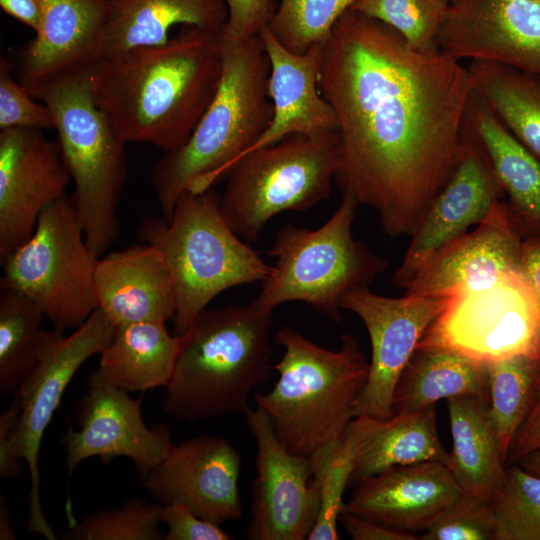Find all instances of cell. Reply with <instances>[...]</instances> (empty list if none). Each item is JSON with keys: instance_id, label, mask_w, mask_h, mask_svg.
Instances as JSON below:
<instances>
[{"instance_id": "cell-1", "label": "cell", "mask_w": 540, "mask_h": 540, "mask_svg": "<svg viewBox=\"0 0 540 540\" xmlns=\"http://www.w3.org/2000/svg\"><path fill=\"white\" fill-rule=\"evenodd\" d=\"M460 61L352 9L323 45L318 87L338 121L337 182L391 237L414 232L454 167L473 90Z\"/></svg>"}, {"instance_id": "cell-2", "label": "cell", "mask_w": 540, "mask_h": 540, "mask_svg": "<svg viewBox=\"0 0 540 540\" xmlns=\"http://www.w3.org/2000/svg\"><path fill=\"white\" fill-rule=\"evenodd\" d=\"M219 34L181 26L164 44L92 65L93 99L126 143H149L169 152L189 139L219 87Z\"/></svg>"}, {"instance_id": "cell-3", "label": "cell", "mask_w": 540, "mask_h": 540, "mask_svg": "<svg viewBox=\"0 0 540 540\" xmlns=\"http://www.w3.org/2000/svg\"><path fill=\"white\" fill-rule=\"evenodd\" d=\"M219 38L223 66L214 98L189 139L166 152L151 173L166 220L185 191H206L227 175L263 135L273 116L270 64L259 36L242 42L221 34Z\"/></svg>"}, {"instance_id": "cell-4", "label": "cell", "mask_w": 540, "mask_h": 540, "mask_svg": "<svg viewBox=\"0 0 540 540\" xmlns=\"http://www.w3.org/2000/svg\"><path fill=\"white\" fill-rule=\"evenodd\" d=\"M271 327L272 311L252 302L201 312L180 335L163 411L189 423L245 414L251 392L274 369Z\"/></svg>"}, {"instance_id": "cell-5", "label": "cell", "mask_w": 540, "mask_h": 540, "mask_svg": "<svg viewBox=\"0 0 540 540\" xmlns=\"http://www.w3.org/2000/svg\"><path fill=\"white\" fill-rule=\"evenodd\" d=\"M275 341L283 348L274 365L278 381L268 393H254L253 398L281 444L311 458L338 443L356 417L370 361L349 334L341 336L338 350L323 348L290 326H283Z\"/></svg>"}, {"instance_id": "cell-6", "label": "cell", "mask_w": 540, "mask_h": 540, "mask_svg": "<svg viewBox=\"0 0 540 540\" xmlns=\"http://www.w3.org/2000/svg\"><path fill=\"white\" fill-rule=\"evenodd\" d=\"M91 67L24 87L52 112L57 143L74 183L71 199L87 245L100 257L119 237L126 142L93 99Z\"/></svg>"}, {"instance_id": "cell-7", "label": "cell", "mask_w": 540, "mask_h": 540, "mask_svg": "<svg viewBox=\"0 0 540 540\" xmlns=\"http://www.w3.org/2000/svg\"><path fill=\"white\" fill-rule=\"evenodd\" d=\"M138 237L159 249L172 274L177 299L173 334L177 336L188 331L217 295L262 282L271 270L228 225L212 188L185 191L169 220L146 217Z\"/></svg>"}, {"instance_id": "cell-8", "label": "cell", "mask_w": 540, "mask_h": 540, "mask_svg": "<svg viewBox=\"0 0 540 540\" xmlns=\"http://www.w3.org/2000/svg\"><path fill=\"white\" fill-rule=\"evenodd\" d=\"M358 205L345 192L337 210L321 227L283 226L268 252L276 262L252 303L273 312L281 304L302 302L340 322L342 298L369 288L389 265L353 236Z\"/></svg>"}, {"instance_id": "cell-9", "label": "cell", "mask_w": 540, "mask_h": 540, "mask_svg": "<svg viewBox=\"0 0 540 540\" xmlns=\"http://www.w3.org/2000/svg\"><path fill=\"white\" fill-rule=\"evenodd\" d=\"M342 158L339 131L292 134L239 159L228 172L220 209L232 230L256 241L285 211H304L328 198Z\"/></svg>"}, {"instance_id": "cell-10", "label": "cell", "mask_w": 540, "mask_h": 540, "mask_svg": "<svg viewBox=\"0 0 540 540\" xmlns=\"http://www.w3.org/2000/svg\"><path fill=\"white\" fill-rule=\"evenodd\" d=\"M115 325L100 310L69 336L55 339L0 415V478L19 476L28 466L31 488L27 530L49 540L57 539L40 501L39 451L42 438L65 389L79 368L110 342Z\"/></svg>"}, {"instance_id": "cell-11", "label": "cell", "mask_w": 540, "mask_h": 540, "mask_svg": "<svg viewBox=\"0 0 540 540\" xmlns=\"http://www.w3.org/2000/svg\"><path fill=\"white\" fill-rule=\"evenodd\" d=\"M97 261L65 194L42 211L31 237L1 262L0 285L32 299L54 328L77 329L97 309Z\"/></svg>"}, {"instance_id": "cell-12", "label": "cell", "mask_w": 540, "mask_h": 540, "mask_svg": "<svg viewBox=\"0 0 540 540\" xmlns=\"http://www.w3.org/2000/svg\"><path fill=\"white\" fill-rule=\"evenodd\" d=\"M418 345L443 347L481 363L540 359V309L522 271L452 294Z\"/></svg>"}, {"instance_id": "cell-13", "label": "cell", "mask_w": 540, "mask_h": 540, "mask_svg": "<svg viewBox=\"0 0 540 540\" xmlns=\"http://www.w3.org/2000/svg\"><path fill=\"white\" fill-rule=\"evenodd\" d=\"M142 396L110 382L99 369L86 380V391L78 400L76 431L66 419L65 466L68 474L84 460L99 457L104 465L116 457H126L139 475L157 466L173 447L171 429L166 424L148 427L141 412Z\"/></svg>"}, {"instance_id": "cell-14", "label": "cell", "mask_w": 540, "mask_h": 540, "mask_svg": "<svg viewBox=\"0 0 540 540\" xmlns=\"http://www.w3.org/2000/svg\"><path fill=\"white\" fill-rule=\"evenodd\" d=\"M450 296L404 294L391 298L369 288L345 295L340 308L363 322L371 343L369 376L356 407V417L388 419L393 414L397 380L429 326Z\"/></svg>"}, {"instance_id": "cell-15", "label": "cell", "mask_w": 540, "mask_h": 540, "mask_svg": "<svg viewBox=\"0 0 540 540\" xmlns=\"http://www.w3.org/2000/svg\"><path fill=\"white\" fill-rule=\"evenodd\" d=\"M257 444V477L246 536L253 540H304L320 509V484L311 459L289 452L275 435L265 412H245Z\"/></svg>"}, {"instance_id": "cell-16", "label": "cell", "mask_w": 540, "mask_h": 540, "mask_svg": "<svg viewBox=\"0 0 540 540\" xmlns=\"http://www.w3.org/2000/svg\"><path fill=\"white\" fill-rule=\"evenodd\" d=\"M502 200L504 191L484 152L464 127L451 174L410 235L393 286L405 289L434 254L484 221Z\"/></svg>"}, {"instance_id": "cell-17", "label": "cell", "mask_w": 540, "mask_h": 540, "mask_svg": "<svg viewBox=\"0 0 540 540\" xmlns=\"http://www.w3.org/2000/svg\"><path fill=\"white\" fill-rule=\"evenodd\" d=\"M70 181L58 143L41 129L0 131V262L31 237L42 211L65 195Z\"/></svg>"}, {"instance_id": "cell-18", "label": "cell", "mask_w": 540, "mask_h": 540, "mask_svg": "<svg viewBox=\"0 0 540 540\" xmlns=\"http://www.w3.org/2000/svg\"><path fill=\"white\" fill-rule=\"evenodd\" d=\"M240 469V455L227 439L202 435L173 445L139 481L156 502L181 504L221 525L242 515Z\"/></svg>"}, {"instance_id": "cell-19", "label": "cell", "mask_w": 540, "mask_h": 540, "mask_svg": "<svg viewBox=\"0 0 540 540\" xmlns=\"http://www.w3.org/2000/svg\"><path fill=\"white\" fill-rule=\"evenodd\" d=\"M437 44L459 60L540 75V0H453Z\"/></svg>"}, {"instance_id": "cell-20", "label": "cell", "mask_w": 540, "mask_h": 540, "mask_svg": "<svg viewBox=\"0 0 540 540\" xmlns=\"http://www.w3.org/2000/svg\"><path fill=\"white\" fill-rule=\"evenodd\" d=\"M522 241L502 200L473 230L434 254L416 272L404 294L451 296L521 271Z\"/></svg>"}, {"instance_id": "cell-21", "label": "cell", "mask_w": 540, "mask_h": 540, "mask_svg": "<svg viewBox=\"0 0 540 540\" xmlns=\"http://www.w3.org/2000/svg\"><path fill=\"white\" fill-rule=\"evenodd\" d=\"M461 492L441 462L396 466L357 484L342 512L415 534Z\"/></svg>"}, {"instance_id": "cell-22", "label": "cell", "mask_w": 540, "mask_h": 540, "mask_svg": "<svg viewBox=\"0 0 540 540\" xmlns=\"http://www.w3.org/2000/svg\"><path fill=\"white\" fill-rule=\"evenodd\" d=\"M258 36L270 64L268 93L273 116L263 135L239 159L292 134L338 130L335 112L318 87L323 46L315 45L306 53L296 54L283 47L267 26Z\"/></svg>"}, {"instance_id": "cell-23", "label": "cell", "mask_w": 540, "mask_h": 540, "mask_svg": "<svg viewBox=\"0 0 540 540\" xmlns=\"http://www.w3.org/2000/svg\"><path fill=\"white\" fill-rule=\"evenodd\" d=\"M94 290L97 309L115 325L173 320L177 299L168 264L143 242L98 259Z\"/></svg>"}, {"instance_id": "cell-24", "label": "cell", "mask_w": 540, "mask_h": 540, "mask_svg": "<svg viewBox=\"0 0 540 540\" xmlns=\"http://www.w3.org/2000/svg\"><path fill=\"white\" fill-rule=\"evenodd\" d=\"M41 23L24 48L23 86L91 67L108 14V0H39Z\"/></svg>"}, {"instance_id": "cell-25", "label": "cell", "mask_w": 540, "mask_h": 540, "mask_svg": "<svg viewBox=\"0 0 540 540\" xmlns=\"http://www.w3.org/2000/svg\"><path fill=\"white\" fill-rule=\"evenodd\" d=\"M464 127L484 152L504 194L510 222L522 239L540 237V161L474 90Z\"/></svg>"}, {"instance_id": "cell-26", "label": "cell", "mask_w": 540, "mask_h": 540, "mask_svg": "<svg viewBox=\"0 0 540 540\" xmlns=\"http://www.w3.org/2000/svg\"><path fill=\"white\" fill-rule=\"evenodd\" d=\"M345 435L355 450V466L349 485L396 466L436 461L447 465L449 452L436 426L435 405L388 419L355 417Z\"/></svg>"}, {"instance_id": "cell-27", "label": "cell", "mask_w": 540, "mask_h": 540, "mask_svg": "<svg viewBox=\"0 0 540 540\" xmlns=\"http://www.w3.org/2000/svg\"><path fill=\"white\" fill-rule=\"evenodd\" d=\"M227 17L224 0H108L98 61L134 48L164 44L177 25L219 34Z\"/></svg>"}, {"instance_id": "cell-28", "label": "cell", "mask_w": 540, "mask_h": 540, "mask_svg": "<svg viewBox=\"0 0 540 540\" xmlns=\"http://www.w3.org/2000/svg\"><path fill=\"white\" fill-rule=\"evenodd\" d=\"M446 404L453 443L446 466L462 492L490 502L506 466L489 399L462 395L448 398Z\"/></svg>"}, {"instance_id": "cell-29", "label": "cell", "mask_w": 540, "mask_h": 540, "mask_svg": "<svg viewBox=\"0 0 540 540\" xmlns=\"http://www.w3.org/2000/svg\"><path fill=\"white\" fill-rule=\"evenodd\" d=\"M462 395L489 399L487 364L455 351L417 345L393 393V414L412 413Z\"/></svg>"}, {"instance_id": "cell-30", "label": "cell", "mask_w": 540, "mask_h": 540, "mask_svg": "<svg viewBox=\"0 0 540 540\" xmlns=\"http://www.w3.org/2000/svg\"><path fill=\"white\" fill-rule=\"evenodd\" d=\"M181 337L170 334L164 322L115 326L100 352L99 371L117 387L142 392L165 387L174 371Z\"/></svg>"}, {"instance_id": "cell-31", "label": "cell", "mask_w": 540, "mask_h": 540, "mask_svg": "<svg viewBox=\"0 0 540 540\" xmlns=\"http://www.w3.org/2000/svg\"><path fill=\"white\" fill-rule=\"evenodd\" d=\"M467 68L474 90L540 161V75L483 60Z\"/></svg>"}, {"instance_id": "cell-32", "label": "cell", "mask_w": 540, "mask_h": 540, "mask_svg": "<svg viewBox=\"0 0 540 540\" xmlns=\"http://www.w3.org/2000/svg\"><path fill=\"white\" fill-rule=\"evenodd\" d=\"M45 315L37 303L8 288L0 292V393L15 394L47 347L63 330L41 329Z\"/></svg>"}, {"instance_id": "cell-33", "label": "cell", "mask_w": 540, "mask_h": 540, "mask_svg": "<svg viewBox=\"0 0 540 540\" xmlns=\"http://www.w3.org/2000/svg\"><path fill=\"white\" fill-rule=\"evenodd\" d=\"M489 405L500 452L506 466L508 453L530 404L540 369V359L516 355L487 364Z\"/></svg>"}, {"instance_id": "cell-34", "label": "cell", "mask_w": 540, "mask_h": 540, "mask_svg": "<svg viewBox=\"0 0 540 540\" xmlns=\"http://www.w3.org/2000/svg\"><path fill=\"white\" fill-rule=\"evenodd\" d=\"M358 0H279L267 27L292 53L323 46L339 18Z\"/></svg>"}, {"instance_id": "cell-35", "label": "cell", "mask_w": 540, "mask_h": 540, "mask_svg": "<svg viewBox=\"0 0 540 540\" xmlns=\"http://www.w3.org/2000/svg\"><path fill=\"white\" fill-rule=\"evenodd\" d=\"M490 504L496 522V540H540L539 476L520 465H507Z\"/></svg>"}, {"instance_id": "cell-36", "label": "cell", "mask_w": 540, "mask_h": 540, "mask_svg": "<svg viewBox=\"0 0 540 540\" xmlns=\"http://www.w3.org/2000/svg\"><path fill=\"white\" fill-rule=\"evenodd\" d=\"M160 503L135 497L120 507L93 512L69 526L66 540H162Z\"/></svg>"}, {"instance_id": "cell-37", "label": "cell", "mask_w": 540, "mask_h": 540, "mask_svg": "<svg viewBox=\"0 0 540 540\" xmlns=\"http://www.w3.org/2000/svg\"><path fill=\"white\" fill-rule=\"evenodd\" d=\"M450 0H358L350 9L397 31L414 49L440 50L437 38Z\"/></svg>"}, {"instance_id": "cell-38", "label": "cell", "mask_w": 540, "mask_h": 540, "mask_svg": "<svg viewBox=\"0 0 540 540\" xmlns=\"http://www.w3.org/2000/svg\"><path fill=\"white\" fill-rule=\"evenodd\" d=\"M314 474L320 484V509L310 540H337V523L343 510V495L355 466V450L343 434L341 440L313 455Z\"/></svg>"}, {"instance_id": "cell-39", "label": "cell", "mask_w": 540, "mask_h": 540, "mask_svg": "<svg viewBox=\"0 0 540 540\" xmlns=\"http://www.w3.org/2000/svg\"><path fill=\"white\" fill-rule=\"evenodd\" d=\"M420 540H496L489 501L461 492L427 526Z\"/></svg>"}, {"instance_id": "cell-40", "label": "cell", "mask_w": 540, "mask_h": 540, "mask_svg": "<svg viewBox=\"0 0 540 540\" xmlns=\"http://www.w3.org/2000/svg\"><path fill=\"white\" fill-rule=\"evenodd\" d=\"M27 91L12 74L6 58L0 60V129L16 127L51 129L54 117L50 109Z\"/></svg>"}, {"instance_id": "cell-41", "label": "cell", "mask_w": 540, "mask_h": 540, "mask_svg": "<svg viewBox=\"0 0 540 540\" xmlns=\"http://www.w3.org/2000/svg\"><path fill=\"white\" fill-rule=\"evenodd\" d=\"M228 17L221 35L234 42L258 36L272 18L276 0H224Z\"/></svg>"}, {"instance_id": "cell-42", "label": "cell", "mask_w": 540, "mask_h": 540, "mask_svg": "<svg viewBox=\"0 0 540 540\" xmlns=\"http://www.w3.org/2000/svg\"><path fill=\"white\" fill-rule=\"evenodd\" d=\"M161 522L166 524L164 540H227L220 525L204 520L181 504L161 507Z\"/></svg>"}, {"instance_id": "cell-43", "label": "cell", "mask_w": 540, "mask_h": 540, "mask_svg": "<svg viewBox=\"0 0 540 540\" xmlns=\"http://www.w3.org/2000/svg\"><path fill=\"white\" fill-rule=\"evenodd\" d=\"M540 450V369L525 417L512 441L506 466Z\"/></svg>"}, {"instance_id": "cell-44", "label": "cell", "mask_w": 540, "mask_h": 540, "mask_svg": "<svg viewBox=\"0 0 540 540\" xmlns=\"http://www.w3.org/2000/svg\"><path fill=\"white\" fill-rule=\"evenodd\" d=\"M345 530L354 540H417L414 533L386 527L376 522L342 512L340 515Z\"/></svg>"}, {"instance_id": "cell-45", "label": "cell", "mask_w": 540, "mask_h": 540, "mask_svg": "<svg viewBox=\"0 0 540 540\" xmlns=\"http://www.w3.org/2000/svg\"><path fill=\"white\" fill-rule=\"evenodd\" d=\"M521 271L530 283L540 309V237L523 239Z\"/></svg>"}, {"instance_id": "cell-46", "label": "cell", "mask_w": 540, "mask_h": 540, "mask_svg": "<svg viewBox=\"0 0 540 540\" xmlns=\"http://www.w3.org/2000/svg\"><path fill=\"white\" fill-rule=\"evenodd\" d=\"M2 10L31 28L35 33L41 23V6L39 0H0Z\"/></svg>"}, {"instance_id": "cell-47", "label": "cell", "mask_w": 540, "mask_h": 540, "mask_svg": "<svg viewBox=\"0 0 540 540\" xmlns=\"http://www.w3.org/2000/svg\"><path fill=\"white\" fill-rule=\"evenodd\" d=\"M0 539H15L12 527L9 521V510L7 508L5 498L1 495L0 502Z\"/></svg>"}, {"instance_id": "cell-48", "label": "cell", "mask_w": 540, "mask_h": 540, "mask_svg": "<svg viewBox=\"0 0 540 540\" xmlns=\"http://www.w3.org/2000/svg\"><path fill=\"white\" fill-rule=\"evenodd\" d=\"M519 463L523 469L540 477V450L525 456Z\"/></svg>"}, {"instance_id": "cell-49", "label": "cell", "mask_w": 540, "mask_h": 540, "mask_svg": "<svg viewBox=\"0 0 540 540\" xmlns=\"http://www.w3.org/2000/svg\"><path fill=\"white\" fill-rule=\"evenodd\" d=\"M453 1V0H450V2Z\"/></svg>"}]
</instances>
